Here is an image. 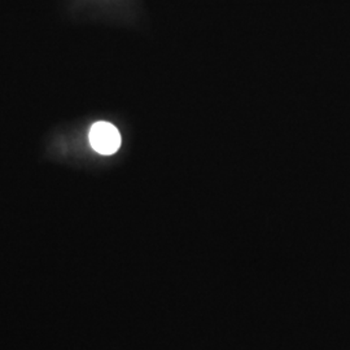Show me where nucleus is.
Wrapping results in <instances>:
<instances>
[{"label": "nucleus", "instance_id": "nucleus-1", "mask_svg": "<svg viewBox=\"0 0 350 350\" xmlns=\"http://www.w3.org/2000/svg\"><path fill=\"white\" fill-rule=\"evenodd\" d=\"M90 144L100 154L111 156L121 147V134L109 122H96L90 130Z\"/></svg>", "mask_w": 350, "mask_h": 350}]
</instances>
